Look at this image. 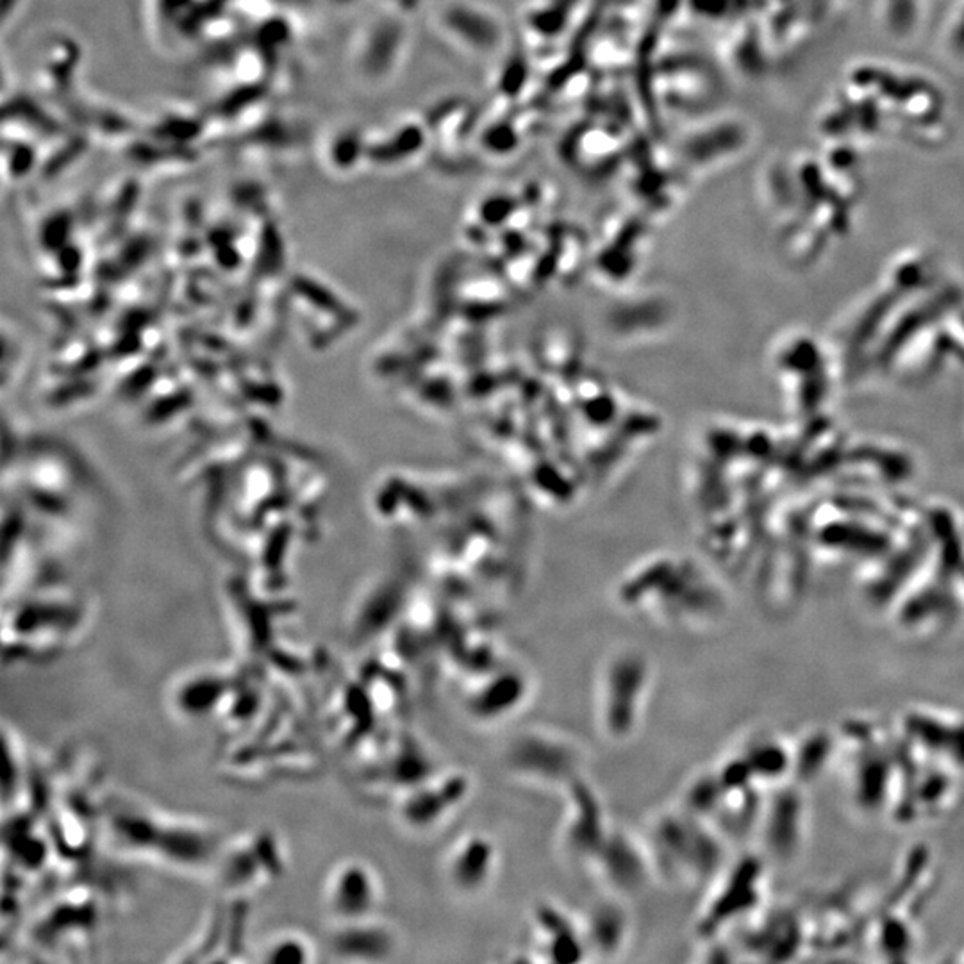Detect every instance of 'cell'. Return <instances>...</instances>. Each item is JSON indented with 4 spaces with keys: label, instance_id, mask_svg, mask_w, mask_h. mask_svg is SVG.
<instances>
[{
    "label": "cell",
    "instance_id": "6da1fadb",
    "mask_svg": "<svg viewBox=\"0 0 964 964\" xmlns=\"http://www.w3.org/2000/svg\"><path fill=\"white\" fill-rule=\"evenodd\" d=\"M113 844L132 854L156 858L185 870L215 866L220 841L210 827L154 813L138 803L116 802L106 816Z\"/></svg>",
    "mask_w": 964,
    "mask_h": 964
},
{
    "label": "cell",
    "instance_id": "7a4b0ae2",
    "mask_svg": "<svg viewBox=\"0 0 964 964\" xmlns=\"http://www.w3.org/2000/svg\"><path fill=\"white\" fill-rule=\"evenodd\" d=\"M654 683L656 669L643 648L623 645L602 659L595 677L593 714L598 733L606 741L625 745L638 736Z\"/></svg>",
    "mask_w": 964,
    "mask_h": 964
},
{
    "label": "cell",
    "instance_id": "3957f363",
    "mask_svg": "<svg viewBox=\"0 0 964 964\" xmlns=\"http://www.w3.org/2000/svg\"><path fill=\"white\" fill-rule=\"evenodd\" d=\"M643 839L652 858L659 883L670 888H692L709 879L722 861L719 839L706 820L681 806L659 809L647 820Z\"/></svg>",
    "mask_w": 964,
    "mask_h": 964
},
{
    "label": "cell",
    "instance_id": "277c9868",
    "mask_svg": "<svg viewBox=\"0 0 964 964\" xmlns=\"http://www.w3.org/2000/svg\"><path fill=\"white\" fill-rule=\"evenodd\" d=\"M588 752L572 734L561 728L523 727L503 749V766L509 777L529 788L562 794L586 777Z\"/></svg>",
    "mask_w": 964,
    "mask_h": 964
},
{
    "label": "cell",
    "instance_id": "5b68a950",
    "mask_svg": "<svg viewBox=\"0 0 964 964\" xmlns=\"http://www.w3.org/2000/svg\"><path fill=\"white\" fill-rule=\"evenodd\" d=\"M473 786L475 783L467 770H437L395 799L398 824L417 836H431L445 829L467 808Z\"/></svg>",
    "mask_w": 964,
    "mask_h": 964
},
{
    "label": "cell",
    "instance_id": "8992f818",
    "mask_svg": "<svg viewBox=\"0 0 964 964\" xmlns=\"http://www.w3.org/2000/svg\"><path fill=\"white\" fill-rule=\"evenodd\" d=\"M562 813L558 824V850L572 866L588 868L609 833L613 822L609 820L602 795L581 777L561 794Z\"/></svg>",
    "mask_w": 964,
    "mask_h": 964
},
{
    "label": "cell",
    "instance_id": "52a82bcc",
    "mask_svg": "<svg viewBox=\"0 0 964 964\" xmlns=\"http://www.w3.org/2000/svg\"><path fill=\"white\" fill-rule=\"evenodd\" d=\"M602 893L633 900L658 883L652 858L642 833L613 825L608 838L586 868Z\"/></svg>",
    "mask_w": 964,
    "mask_h": 964
},
{
    "label": "cell",
    "instance_id": "ba28073f",
    "mask_svg": "<svg viewBox=\"0 0 964 964\" xmlns=\"http://www.w3.org/2000/svg\"><path fill=\"white\" fill-rule=\"evenodd\" d=\"M533 695V675L523 664L512 663L508 659L498 669L467 681L462 711L473 723L495 727L517 719L531 703Z\"/></svg>",
    "mask_w": 964,
    "mask_h": 964
},
{
    "label": "cell",
    "instance_id": "9c48e42d",
    "mask_svg": "<svg viewBox=\"0 0 964 964\" xmlns=\"http://www.w3.org/2000/svg\"><path fill=\"white\" fill-rule=\"evenodd\" d=\"M528 961L550 964L588 961L581 914L550 900L534 905L529 916Z\"/></svg>",
    "mask_w": 964,
    "mask_h": 964
},
{
    "label": "cell",
    "instance_id": "30bf717a",
    "mask_svg": "<svg viewBox=\"0 0 964 964\" xmlns=\"http://www.w3.org/2000/svg\"><path fill=\"white\" fill-rule=\"evenodd\" d=\"M443 883L456 897L478 899L492 888L500 872V849L490 834H462L443 858Z\"/></svg>",
    "mask_w": 964,
    "mask_h": 964
},
{
    "label": "cell",
    "instance_id": "8fae6325",
    "mask_svg": "<svg viewBox=\"0 0 964 964\" xmlns=\"http://www.w3.org/2000/svg\"><path fill=\"white\" fill-rule=\"evenodd\" d=\"M326 908L337 924L379 916L384 886L372 864L345 859L332 868L324 889Z\"/></svg>",
    "mask_w": 964,
    "mask_h": 964
},
{
    "label": "cell",
    "instance_id": "7c38bea8",
    "mask_svg": "<svg viewBox=\"0 0 964 964\" xmlns=\"http://www.w3.org/2000/svg\"><path fill=\"white\" fill-rule=\"evenodd\" d=\"M224 888L232 893L259 888L282 874L284 859L271 833H256L220 852L216 861Z\"/></svg>",
    "mask_w": 964,
    "mask_h": 964
},
{
    "label": "cell",
    "instance_id": "4fadbf2b",
    "mask_svg": "<svg viewBox=\"0 0 964 964\" xmlns=\"http://www.w3.org/2000/svg\"><path fill=\"white\" fill-rule=\"evenodd\" d=\"M629 900L602 893L581 913L588 960L613 961L625 954L633 938V914Z\"/></svg>",
    "mask_w": 964,
    "mask_h": 964
},
{
    "label": "cell",
    "instance_id": "5bb4252c",
    "mask_svg": "<svg viewBox=\"0 0 964 964\" xmlns=\"http://www.w3.org/2000/svg\"><path fill=\"white\" fill-rule=\"evenodd\" d=\"M331 950L340 960L388 961L401 949V936L393 925L379 916L337 924Z\"/></svg>",
    "mask_w": 964,
    "mask_h": 964
},
{
    "label": "cell",
    "instance_id": "9a60e30c",
    "mask_svg": "<svg viewBox=\"0 0 964 964\" xmlns=\"http://www.w3.org/2000/svg\"><path fill=\"white\" fill-rule=\"evenodd\" d=\"M229 692L231 683L221 673H191L174 689V708L182 716H204L226 702Z\"/></svg>",
    "mask_w": 964,
    "mask_h": 964
},
{
    "label": "cell",
    "instance_id": "2e32d148",
    "mask_svg": "<svg viewBox=\"0 0 964 964\" xmlns=\"http://www.w3.org/2000/svg\"><path fill=\"white\" fill-rule=\"evenodd\" d=\"M315 960L313 943L299 933H284L268 939L262 950L265 963H309Z\"/></svg>",
    "mask_w": 964,
    "mask_h": 964
}]
</instances>
